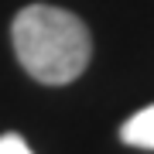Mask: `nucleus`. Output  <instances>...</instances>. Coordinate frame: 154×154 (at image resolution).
<instances>
[{
  "mask_svg": "<svg viewBox=\"0 0 154 154\" xmlns=\"http://www.w3.org/2000/svg\"><path fill=\"white\" fill-rule=\"evenodd\" d=\"M11 34H14L17 62L38 82L65 86L72 79H79L82 69L89 65V51H93L89 31L69 11L31 4L14 17Z\"/></svg>",
  "mask_w": 154,
  "mask_h": 154,
  "instance_id": "f257e3e1",
  "label": "nucleus"
},
{
  "mask_svg": "<svg viewBox=\"0 0 154 154\" xmlns=\"http://www.w3.org/2000/svg\"><path fill=\"white\" fill-rule=\"evenodd\" d=\"M120 137L130 147L140 151H154V106H144L140 113H134L130 120L120 127Z\"/></svg>",
  "mask_w": 154,
  "mask_h": 154,
  "instance_id": "f03ea898",
  "label": "nucleus"
},
{
  "mask_svg": "<svg viewBox=\"0 0 154 154\" xmlns=\"http://www.w3.org/2000/svg\"><path fill=\"white\" fill-rule=\"evenodd\" d=\"M0 154H31V147L21 134H4L0 137Z\"/></svg>",
  "mask_w": 154,
  "mask_h": 154,
  "instance_id": "7ed1b4c3",
  "label": "nucleus"
}]
</instances>
